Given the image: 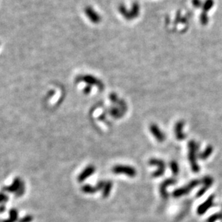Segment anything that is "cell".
Here are the masks:
<instances>
[{"label": "cell", "mask_w": 222, "mask_h": 222, "mask_svg": "<svg viewBox=\"0 0 222 222\" xmlns=\"http://www.w3.org/2000/svg\"><path fill=\"white\" fill-rule=\"evenodd\" d=\"M170 166L173 175H177L179 173V165H178L177 162L176 161H172L170 163Z\"/></svg>", "instance_id": "21"}, {"label": "cell", "mask_w": 222, "mask_h": 222, "mask_svg": "<svg viewBox=\"0 0 222 222\" xmlns=\"http://www.w3.org/2000/svg\"><path fill=\"white\" fill-rule=\"evenodd\" d=\"M112 188H113V182L111 181H107L105 182L104 188H103V191H102V196L104 198H107L111 193V191L112 190Z\"/></svg>", "instance_id": "17"}, {"label": "cell", "mask_w": 222, "mask_h": 222, "mask_svg": "<svg viewBox=\"0 0 222 222\" xmlns=\"http://www.w3.org/2000/svg\"><path fill=\"white\" fill-rule=\"evenodd\" d=\"M86 14L91 21L94 22V23H98L99 21V16L97 15V13L95 12H94V10H92L90 7L87 8Z\"/></svg>", "instance_id": "16"}, {"label": "cell", "mask_w": 222, "mask_h": 222, "mask_svg": "<svg viewBox=\"0 0 222 222\" xmlns=\"http://www.w3.org/2000/svg\"><path fill=\"white\" fill-rule=\"evenodd\" d=\"M110 114L115 118H120L123 115V111L118 107H112L110 110Z\"/></svg>", "instance_id": "19"}, {"label": "cell", "mask_w": 222, "mask_h": 222, "mask_svg": "<svg viewBox=\"0 0 222 222\" xmlns=\"http://www.w3.org/2000/svg\"><path fill=\"white\" fill-rule=\"evenodd\" d=\"M214 195H211L208 198L207 200L203 203L201 204L197 208V213L198 215H203L214 206Z\"/></svg>", "instance_id": "6"}, {"label": "cell", "mask_w": 222, "mask_h": 222, "mask_svg": "<svg viewBox=\"0 0 222 222\" xmlns=\"http://www.w3.org/2000/svg\"><path fill=\"white\" fill-rule=\"evenodd\" d=\"M201 182L203 183V187L198 192L196 195L197 197H201L208 190V189L212 185L213 182H214V179L211 176H206L203 178Z\"/></svg>", "instance_id": "8"}, {"label": "cell", "mask_w": 222, "mask_h": 222, "mask_svg": "<svg viewBox=\"0 0 222 222\" xmlns=\"http://www.w3.org/2000/svg\"><path fill=\"white\" fill-rule=\"evenodd\" d=\"M149 131H150L151 134L154 136V137L157 140V141L160 143L164 141V140H165V135L160 130V128L157 125L155 124H151L150 126H149Z\"/></svg>", "instance_id": "7"}, {"label": "cell", "mask_w": 222, "mask_h": 222, "mask_svg": "<svg viewBox=\"0 0 222 222\" xmlns=\"http://www.w3.org/2000/svg\"><path fill=\"white\" fill-rule=\"evenodd\" d=\"M18 219V211L15 208L10 211V218L5 219L2 222H16Z\"/></svg>", "instance_id": "18"}, {"label": "cell", "mask_w": 222, "mask_h": 222, "mask_svg": "<svg viewBox=\"0 0 222 222\" xmlns=\"http://www.w3.org/2000/svg\"><path fill=\"white\" fill-rule=\"evenodd\" d=\"M91 92V86H87L84 89L85 94H89Z\"/></svg>", "instance_id": "25"}, {"label": "cell", "mask_w": 222, "mask_h": 222, "mask_svg": "<svg viewBox=\"0 0 222 222\" xmlns=\"http://www.w3.org/2000/svg\"><path fill=\"white\" fill-rule=\"evenodd\" d=\"M112 171L115 174H124L130 177H134L136 175V169L128 165L118 164V165L113 167V169H112Z\"/></svg>", "instance_id": "4"}, {"label": "cell", "mask_w": 222, "mask_h": 222, "mask_svg": "<svg viewBox=\"0 0 222 222\" xmlns=\"http://www.w3.org/2000/svg\"><path fill=\"white\" fill-rule=\"evenodd\" d=\"M175 182H176V180H175V179L170 178V179H167L164 180V181L161 184V185H160L159 190H160V193H161L162 197L163 198H164V199L168 198L169 194H168V191H167V188H168L169 185H171L175 184Z\"/></svg>", "instance_id": "10"}, {"label": "cell", "mask_w": 222, "mask_h": 222, "mask_svg": "<svg viewBox=\"0 0 222 222\" xmlns=\"http://www.w3.org/2000/svg\"><path fill=\"white\" fill-rule=\"evenodd\" d=\"M4 190L11 193H15L17 197H20L22 196L25 193V186L20 178L17 177L13 180L12 183L10 186H7L4 188Z\"/></svg>", "instance_id": "2"}, {"label": "cell", "mask_w": 222, "mask_h": 222, "mask_svg": "<svg viewBox=\"0 0 222 222\" xmlns=\"http://www.w3.org/2000/svg\"><path fill=\"white\" fill-rule=\"evenodd\" d=\"M213 150H214V149H213V147L211 146H208L206 148L205 150L203 151V152L199 154V155H198L199 158L201 159H203V160L207 159L208 158L212 155Z\"/></svg>", "instance_id": "15"}, {"label": "cell", "mask_w": 222, "mask_h": 222, "mask_svg": "<svg viewBox=\"0 0 222 222\" xmlns=\"http://www.w3.org/2000/svg\"><path fill=\"white\" fill-rule=\"evenodd\" d=\"M5 211V206L4 205L0 206V213H3Z\"/></svg>", "instance_id": "26"}, {"label": "cell", "mask_w": 222, "mask_h": 222, "mask_svg": "<svg viewBox=\"0 0 222 222\" xmlns=\"http://www.w3.org/2000/svg\"><path fill=\"white\" fill-rule=\"evenodd\" d=\"M110 98H111V102H113L114 103H118V98L115 93L111 94V95H110Z\"/></svg>", "instance_id": "24"}, {"label": "cell", "mask_w": 222, "mask_h": 222, "mask_svg": "<svg viewBox=\"0 0 222 222\" xmlns=\"http://www.w3.org/2000/svg\"><path fill=\"white\" fill-rule=\"evenodd\" d=\"M9 200V198L7 195L4 193H0V204L1 205H4L6 202H7Z\"/></svg>", "instance_id": "22"}, {"label": "cell", "mask_w": 222, "mask_h": 222, "mask_svg": "<svg viewBox=\"0 0 222 222\" xmlns=\"http://www.w3.org/2000/svg\"><path fill=\"white\" fill-rule=\"evenodd\" d=\"M218 220H222V213H216V214H213L212 216L208 217L207 219V222H216Z\"/></svg>", "instance_id": "20"}, {"label": "cell", "mask_w": 222, "mask_h": 222, "mask_svg": "<svg viewBox=\"0 0 222 222\" xmlns=\"http://www.w3.org/2000/svg\"><path fill=\"white\" fill-rule=\"evenodd\" d=\"M105 182L100 181L99 182L98 184H97L96 186H92L90 185H85L84 186H82V192L85 193H87V194H94L98 192V190H100L101 189H103L105 185Z\"/></svg>", "instance_id": "9"}, {"label": "cell", "mask_w": 222, "mask_h": 222, "mask_svg": "<svg viewBox=\"0 0 222 222\" xmlns=\"http://www.w3.org/2000/svg\"><path fill=\"white\" fill-rule=\"evenodd\" d=\"M214 0H206L205 3H204L203 12H202V15L201 16V23H202V24H203V25H206V24L208 23V16H207V14H206V12H207L208 11H209L212 8V7L214 6Z\"/></svg>", "instance_id": "11"}, {"label": "cell", "mask_w": 222, "mask_h": 222, "mask_svg": "<svg viewBox=\"0 0 222 222\" xmlns=\"http://www.w3.org/2000/svg\"><path fill=\"white\" fill-rule=\"evenodd\" d=\"M94 172H95V168H94V166L92 165L87 166L78 176L77 177L78 181L80 182H82L83 181H85L87 178H88L89 177L91 176Z\"/></svg>", "instance_id": "12"}, {"label": "cell", "mask_w": 222, "mask_h": 222, "mask_svg": "<svg viewBox=\"0 0 222 222\" xmlns=\"http://www.w3.org/2000/svg\"><path fill=\"white\" fill-rule=\"evenodd\" d=\"M188 159L191 169L194 172H198L200 171V167L197 164V151L198 149L197 143L193 140L190 141L188 143Z\"/></svg>", "instance_id": "1"}, {"label": "cell", "mask_w": 222, "mask_h": 222, "mask_svg": "<svg viewBox=\"0 0 222 222\" xmlns=\"http://www.w3.org/2000/svg\"><path fill=\"white\" fill-rule=\"evenodd\" d=\"M149 164L150 165H154L157 167V170L153 173V176L155 177H161L162 175L164 174V172H165L166 169V165L165 163L162 161L161 159H155V158H152L149 161Z\"/></svg>", "instance_id": "5"}, {"label": "cell", "mask_w": 222, "mask_h": 222, "mask_svg": "<svg viewBox=\"0 0 222 222\" xmlns=\"http://www.w3.org/2000/svg\"><path fill=\"white\" fill-rule=\"evenodd\" d=\"M201 181L198 180H193L192 181H190L188 184V185H185L182 188H177L176 190L173 191L172 195L173 197L175 198H179L180 196H182V195H185L188 194L190 192L191 190H193V188H195V187L201 183Z\"/></svg>", "instance_id": "3"}, {"label": "cell", "mask_w": 222, "mask_h": 222, "mask_svg": "<svg viewBox=\"0 0 222 222\" xmlns=\"http://www.w3.org/2000/svg\"><path fill=\"white\" fill-rule=\"evenodd\" d=\"M221 222H222V221H221Z\"/></svg>", "instance_id": "27"}, {"label": "cell", "mask_w": 222, "mask_h": 222, "mask_svg": "<svg viewBox=\"0 0 222 222\" xmlns=\"http://www.w3.org/2000/svg\"><path fill=\"white\" fill-rule=\"evenodd\" d=\"M80 80L82 81H84V82H85L87 84H88L89 85H96V86H98L99 88L100 89H102L103 87L102 83L101 82L100 80H98V79H96L95 77H94V76H92L90 75L83 76L80 78Z\"/></svg>", "instance_id": "13"}, {"label": "cell", "mask_w": 222, "mask_h": 222, "mask_svg": "<svg viewBox=\"0 0 222 222\" xmlns=\"http://www.w3.org/2000/svg\"><path fill=\"white\" fill-rule=\"evenodd\" d=\"M184 125L185 123L182 120H180V121L177 122V124H175V133L177 140H183L185 138V135L182 132V128H183Z\"/></svg>", "instance_id": "14"}, {"label": "cell", "mask_w": 222, "mask_h": 222, "mask_svg": "<svg viewBox=\"0 0 222 222\" xmlns=\"http://www.w3.org/2000/svg\"><path fill=\"white\" fill-rule=\"evenodd\" d=\"M33 220V217L31 215H27V216H24L23 218L20 219L18 222H32Z\"/></svg>", "instance_id": "23"}]
</instances>
